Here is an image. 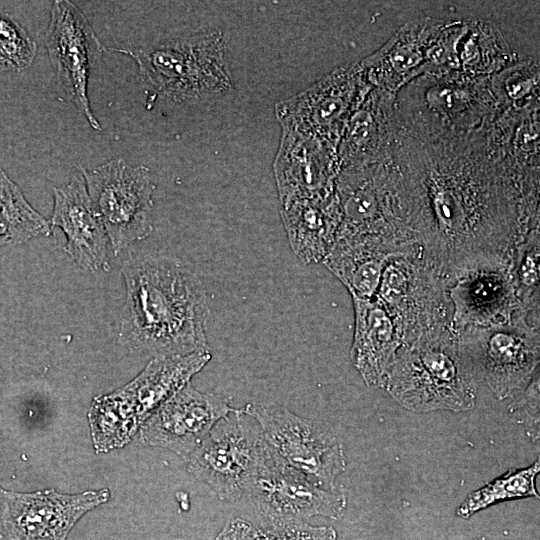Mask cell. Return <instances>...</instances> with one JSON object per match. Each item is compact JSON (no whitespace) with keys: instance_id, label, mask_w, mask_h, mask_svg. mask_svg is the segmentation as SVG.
Listing matches in <instances>:
<instances>
[{"instance_id":"1","label":"cell","mask_w":540,"mask_h":540,"mask_svg":"<svg viewBox=\"0 0 540 540\" xmlns=\"http://www.w3.org/2000/svg\"><path fill=\"white\" fill-rule=\"evenodd\" d=\"M467 136L400 132L398 192L422 258L448 283L477 268L509 266L539 229V181L514 168L489 130Z\"/></svg>"},{"instance_id":"2","label":"cell","mask_w":540,"mask_h":540,"mask_svg":"<svg viewBox=\"0 0 540 540\" xmlns=\"http://www.w3.org/2000/svg\"><path fill=\"white\" fill-rule=\"evenodd\" d=\"M126 304L120 341L153 357L209 351L207 295L200 278L179 260L145 257L122 267Z\"/></svg>"},{"instance_id":"3","label":"cell","mask_w":540,"mask_h":540,"mask_svg":"<svg viewBox=\"0 0 540 540\" xmlns=\"http://www.w3.org/2000/svg\"><path fill=\"white\" fill-rule=\"evenodd\" d=\"M475 379L457 336L446 329L403 345L384 386L413 411H464L475 404Z\"/></svg>"},{"instance_id":"4","label":"cell","mask_w":540,"mask_h":540,"mask_svg":"<svg viewBox=\"0 0 540 540\" xmlns=\"http://www.w3.org/2000/svg\"><path fill=\"white\" fill-rule=\"evenodd\" d=\"M130 56L142 80L156 92L178 103H200L230 93L234 88L219 29H203L151 46L126 50L106 48Z\"/></svg>"},{"instance_id":"5","label":"cell","mask_w":540,"mask_h":540,"mask_svg":"<svg viewBox=\"0 0 540 540\" xmlns=\"http://www.w3.org/2000/svg\"><path fill=\"white\" fill-rule=\"evenodd\" d=\"M403 89L402 98L396 99L399 126L414 136L475 134L486 129L500 110L489 77L424 73Z\"/></svg>"},{"instance_id":"6","label":"cell","mask_w":540,"mask_h":540,"mask_svg":"<svg viewBox=\"0 0 540 540\" xmlns=\"http://www.w3.org/2000/svg\"><path fill=\"white\" fill-rule=\"evenodd\" d=\"M334 193L341 218L337 237L371 238L401 254L421 252L403 212L392 158L341 169Z\"/></svg>"},{"instance_id":"7","label":"cell","mask_w":540,"mask_h":540,"mask_svg":"<svg viewBox=\"0 0 540 540\" xmlns=\"http://www.w3.org/2000/svg\"><path fill=\"white\" fill-rule=\"evenodd\" d=\"M268 450L258 422L243 409L220 419L184 461L220 499L248 498Z\"/></svg>"},{"instance_id":"8","label":"cell","mask_w":540,"mask_h":540,"mask_svg":"<svg viewBox=\"0 0 540 540\" xmlns=\"http://www.w3.org/2000/svg\"><path fill=\"white\" fill-rule=\"evenodd\" d=\"M374 298L391 316L402 346L451 329L448 282L424 261L421 253L390 257Z\"/></svg>"},{"instance_id":"9","label":"cell","mask_w":540,"mask_h":540,"mask_svg":"<svg viewBox=\"0 0 540 540\" xmlns=\"http://www.w3.org/2000/svg\"><path fill=\"white\" fill-rule=\"evenodd\" d=\"M242 409L258 422L275 460L324 489H336L335 479L345 469V456L335 434L280 405L248 403Z\"/></svg>"},{"instance_id":"10","label":"cell","mask_w":540,"mask_h":540,"mask_svg":"<svg viewBox=\"0 0 540 540\" xmlns=\"http://www.w3.org/2000/svg\"><path fill=\"white\" fill-rule=\"evenodd\" d=\"M79 170L115 255L151 234L156 183L148 167L116 158Z\"/></svg>"},{"instance_id":"11","label":"cell","mask_w":540,"mask_h":540,"mask_svg":"<svg viewBox=\"0 0 540 540\" xmlns=\"http://www.w3.org/2000/svg\"><path fill=\"white\" fill-rule=\"evenodd\" d=\"M455 335L475 378L485 379L498 398L523 390L536 376L539 328L526 318L491 327H469Z\"/></svg>"},{"instance_id":"12","label":"cell","mask_w":540,"mask_h":540,"mask_svg":"<svg viewBox=\"0 0 540 540\" xmlns=\"http://www.w3.org/2000/svg\"><path fill=\"white\" fill-rule=\"evenodd\" d=\"M371 88L360 63L355 62L277 103L275 115L282 130L311 135L337 146L349 117Z\"/></svg>"},{"instance_id":"13","label":"cell","mask_w":540,"mask_h":540,"mask_svg":"<svg viewBox=\"0 0 540 540\" xmlns=\"http://www.w3.org/2000/svg\"><path fill=\"white\" fill-rule=\"evenodd\" d=\"M45 45L59 89L94 130H101L90 107L88 81L106 48L85 14L71 1L53 2Z\"/></svg>"},{"instance_id":"14","label":"cell","mask_w":540,"mask_h":540,"mask_svg":"<svg viewBox=\"0 0 540 540\" xmlns=\"http://www.w3.org/2000/svg\"><path fill=\"white\" fill-rule=\"evenodd\" d=\"M109 497L107 488L63 494L0 487V540H67L79 519Z\"/></svg>"},{"instance_id":"15","label":"cell","mask_w":540,"mask_h":540,"mask_svg":"<svg viewBox=\"0 0 540 540\" xmlns=\"http://www.w3.org/2000/svg\"><path fill=\"white\" fill-rule=\"evenodd\" d=\"M247 499L271 524L297 523L316 515L337 518L346 504L342 492L316 485L269 451Z\"/></svg>"},{"instance_id":"16","label":"cell","mask_w":540,"mask_h":540,"mask_svg":"<svg viewBox=\"0 0 540 540\" xmlns=\"http://www.w3.org/2000/svg\"><path fill=\"white\" fill-rule=\"evenodd\" d=\"M233 410L226 399L201 392L189 382L145 420L139 429L140 441L168 449L184 460Z\"/></svg>"},{"instance_id":"17","label":"cell","mask_w":540,"mask_h":540,"mask_svg":"<svg viewBox=\"0 0 540 540\" xmlns=\"http://www.w3.org/2000/svg\"><path fill=\"white\" fill-rule=\"evenodd\" d=\"M448 295L454 334L465 328L503 325L518 318L529 321L521 310L506 266L467 271L448 283Z\"/></svg>"},{"instance_id":"18","label":"cell","mask_w":540,"mask_h":540,"mask_svg":"<svg viewBox=\"0 0 540 540\" xmlns=\"http://www.w3.org/2000/svg\"><path fill=\"white\" fill-rule=\"evenodd\" d=\"M273 170L281 206L330 194L341 170L337 146L311 135L282 130Z\"/></svg>"},{"instance_id":"19","label":"cell","mask_w":540,"mask_h":540,"mask_svg":"<svg viewBox=\"0 0 540 540\" xmlns=\"http://www.w3.org/2000/svg\"><path fill=\"white\" fill-rule=\"evenodd\" d=\"M447 22L421 18L407 22L375 53L359 61L368 83L397 95L426 73Z\"/></svg>"},{"instance_id":"20","label":"cell","mask_w":540,"mask_h":540,"mask_svg":"<svg viewBox=\"0 0 540 540\" xmlns=\"http://www.w3.org/2000/svg\"><path fill=\"white\" fill-rule=\"evenodd\" d=\"M510 63V51L490 24L481 20L447 22L426 73L466 78L490 77Z\"/></svg>"},{"instance_id":"21","label":"cell","mask_w":540,"mask_h":540,"mask_svg":"<svg viewBox=\"0 0 540 540\" xmlns=\"http://www.w3.org/2000/svg\"><path fill=\"white\" fill-rule=\"evenodd\" d=\"M49 223L64 232V250L80 267L92 272L109 270L107 234L81 171L74 173L69 183L53 188Z\"/></svg>"},{"instance_id":"22","label":"cell","mask_w":540,"mask_h":540,"mask_svg":"<svg viewBox=\"0 0 540 540\" xmlns=\"http://www.w3.org/2000/svg\"><path fill=\"white\" fill-rule=\"evenodd\" d=\"M399 131L396 96L372 87L341 133L337 145L341 169L391 159Z\"/></svg>"},{"instance_id":"23","label":"cell","mask_w":540,"mask_h":540,"mask_svg":"<svg viewBox=\"0 0 540 540\" xmlns=\"http://www.w3.org/2000/svg\"><path fill=\"white\" fill-rule=\"evenodd\" d=\"M210 351L154 357L129 383L109 394L139 427L211 360Z\"/></svg>"},{"instance_id":"24","label":"cell","mask_w":540,"mask_h":540,"mask_svg":"<svg viewBox=\"0 0 540 540\" xmlns=\"http://www.w3.org/2000/svg\"><path fill=\"white\" fill-rule=\"evenodd\" d=\"M354 333L351 361L371 387L385 384L399 349L401 336L385 307L376 299L352 297Z\"/></svg>"},{"instance_id":"25","label":"cell","mask_w":540,"mask_h":540,"mask_svg":"<svg viewBox=\"0 0 540 540\" xmlns=\"http://www.w3.org/2000/svg\"><path fill=\"white\" fill-rule=\"evenodd\" d=\"M281 218L290 247L298 260L305 265L322 262L340 227V211L334 191L283 205Z\"/></svg>"},{"instance_id":"26","label":"cell","mask_w":540,"mask_h":540,"mask_svg":"<svg viewBox=\"0 0 540 540\" xmlns=\"http://www.w3.org/2000/svg\"><path fill=\"white\" fill-rule=\"evenodd\" d=\"M396 255L403 254L377 240L342 236L336 238L322 263L347 288L351 297L373 299L388 259Z\"/></svg>"},{"instance_id":"27","label":"cell","mask_w":540,"mask_h":540,"mask_svg":"<svg viewBox=\"0 0 540 540\" xmlns=\"http://www.w3.org/2000/svg\"><path fill=\"white\" fill-rule=\"evenodd\" d=\"M50 232V223L0 168V239L6 244H21L40 235L48 236Z\"/></svg>"},{"instance_id":"28","label":"cell","mask_w":540,"mask_h":540,"mask_svg":"<svg viewBox=\"0 0 540 540\" xmlns=\"http://www.w3.org/2000/svg\"><path fill=\"white\" fill-rule=\"evenodd\" d=\"M539 256V229H533L516 245L508 266L521 310L536 327H539Z\"/></svg>"},{"instance_id":"29","label":"cell","mask_w":540,"mask_h":540,"mask_svg":"<svg viewBox=\"0 0 540 540\" xmlns=\"http://www.w3.org/2000/svg\"><path fill=\"white\" fill-rule=\"evenodd\" d=\"M538 472V461L527 468L510 470L501 478L470 493L457 509V515L467 518L478 510L501 501L530 496L538 497L535 487Z\"/></svg>"},{"instance_id":"30","label":"cell","mask_w":540,"mask_h":540,"mask_svg":"<svg viewBox=\"0 0 540 540\" xmlns=\"http://www.w3.org/2000/svg\"><path fill=\"white\" fill-rule=\"evenodd\" d=\"M96 453H106L128 444L139 427L112 402L108 395L94 398L88 412Z\"/></svg>"},{"instance_id":"31","label":"cell","mask_w":540,"mask_h":540,"mask_svg":"<svg viewBox=\"0 0 540 540\" xmlns=\"http://www.w3.org/2000/svg\"><path fill=\"white\" fill-rule=\"evenodd\" d=\"M539 70L534 63H519L502 69L491 80V85L500 107L522 109L531 106L528 103L531 95L538 90Z\"/></svg>"},{"instance_id":"32","label":"cell","mask_w":540,"mask_h":540,"mask_svg":"<svg viewBox=\"0 0 540 540\" xmlns=\"http://www.w3.org/2000/svg\"><path fill=\"white\" fill-rule=\"evenodd\" d=\"M37 54V44L12 17L0 13V57L7 71L28 68Z\"/></svg>"},{"instance_id":"33","label":"cell","mask_w":540,"mask_h":540,"mask_svg":"<svg viewBox=\"0 0 540 540\" xmlns=\"http://www.w3.org/2000/svg\"><path fill=\"white\" fill-rule=\"evenodd\" d=\"M3 245H6V243L2 239H0V247Z\"/></svg>"}]
</instances>
